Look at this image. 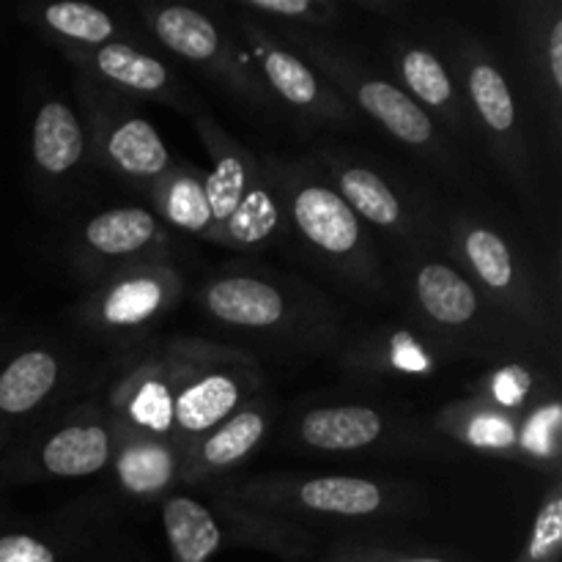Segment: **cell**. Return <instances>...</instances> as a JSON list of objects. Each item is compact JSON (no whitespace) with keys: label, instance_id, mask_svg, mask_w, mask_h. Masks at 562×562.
<instances>
[{"label":"cell","instance_id":"31","mask_svg":"<svg viewBox=\"0 0 562 562\" xmlns=\"http://www.w3.org/2000/svg\"><path fill=\"white\" fill-rule=\"evenodd\" d=\"M560 423L562 409L558 395L538 398L521 415L519 423V456L516 461L532 464L538 470H558L560 464Z\"/></svg>","mask_w":562,"mask_h":562},{"label":"cell","instance_id":"34","mask_svg":"<svg viewBox=\"0 0 562 562\" xmlns=\"http://www.w3.org/2000/svg\"><path fill=\"white\" fill-rule=\"evenodd\" d=\"M536 373L527 366L510 362V366L497 368L483 379V395L481 398L492 401L499 409H508L514 415H525L541 395H536Z\"/></svg>","mask_w":562,"mask_h":562},{"label":"cell","instance_id":"15","mask_svg":"<svg viewBox=\"0 0 562 562\" xmlns=\"http://www.w3.org/2000/svg\"><path fill=\"white\" fill-rule=\"evenodd\" d=\"M231 27L239 31V44H245L247 58L256 66L274 104H285L291 113L311 124H357V113L346 99L261 20L234 9Z\"/></svg>","mask_w":562,"mask_h":562},{"label":"cell","instance_id":"30","mask_svg":"<svg viewBox=\"0 0 562 562\" xmlns=\"http://www.w3.org/2000/svg\"><path fill=\"white\" fill-rule=\"evenodd\" d=\"M86 521L58 527H0V562H69L80 560Z\"/></svg>","mask_w":562,"mask_h":562},{"label":"cell","instance_id":"10","mask_svg":"<svg viewBox=\"0 0 562 562\" xmlns=\"http://www.w3.org/2000/svg\"><path fill=\"white\" fill-rule=\"evenodd\" d=\"M311 159L322 168L346 206L360 217V223L384 231L415 250L428 252V245H439L442 220L434 217L426 201L398 184L393 176L335 146L316 148Z\"/></svg>","mask_w":562,"mask_h":562},{"label":"cell","instance_id":"3","mask_svg":"<svg viewBox=\"0 0 562 562\" xmlns=\"http://www.w3.org/2000/svg\"><path fill=\"white\" fill-rule=\"evenodd\" d=\"M192 126L206 148V198L214 220V245L256 252L289 236L280 192L261 154L241 146L214 115L192 110Z\"/></svg>","mask_w":562,"mask_h":562},{"label":"cell","instance_id":"20","mask_svg":"<svg viewBox=\"0 0 562 562\" xmlns=\"http://www.w3.org/2000/svg\"><path fill=\"white\" fill-rule=\"evenodd\" d=\"M384 47H387L390 58H393V69L401 80V91L423 113L431 115L434 124H445L450 132H459V135H470L475 130L470 104H467L453 71L431 47L404 36V33L387 36Z\"/></svg>","mask_w":562,"mask_h":562},{"label":"cell","instance_id":"29","mask_svg":"<svg viewBox=\"0 0 562 562\" xmlns=\"http://www.w3.org/2000/svg\"><path fill=\"white\" fill-rule=\"evenodd\" d=\"M159 505L170 562H214L223 549V532L209 505L184 494H170Z\"/></svg>","mask_w":562,"mask_h":562},{"label":"cell","instance_id":"16","mask_svg":"<svg viewBox=\"0 0 562 562\" xmlns=\"http://www.w3.org/2000/svg\"><path fill=\"white\" fill-rule=\"evenodd\" d=\"M302 448L318 453H362V450H395L426 445L420 428L404 415L360 401L318 404L294 417L291 426Z\"/></svg>","mask_w":562,"mask_h":562},{"label":"cell","instance_id":"22","mask_svg":"<svg viewBox=\"0 0 562 562\" xmlns=\"http://www.w3.org/2000/svg\"><path fill=\"white\" fill-rule=\"evenodd\" d=\"M209 510L217 519L223 543H234L239 549L269 552L285 562H300L313 558L322 547L318 532L311 530L305 521L291 519V516L236 503V499L220 497V494H214Z\"/></svg>","mask_w":562,"mask_h":562},{"label":"cell","instance_id":"28","mask_svg":"<svg viewBox=\"0 0 562 562\" xmlns=\"http://www.w3.org/2000/svg\"><path fill=\"white\" fill-rule=\"evenodd\" d=\"M527 60L532 66L538 97L547 104L552 135L560 130L562 113V9L560 3L532 5L527 25Z\"/></svg>","mask_w":562,"mask_h":562},{"label":"cell","instance_id":"6","mask_svg":"<svg viewBox=\"0 0 562 562\" xmlns=\"http://www.w3.org/2000/svg\"><path fill=\"white\" fill-rule=\"evenodd\" d=\"M439 241L483 300L514 324L532 346L554 335V316L541 294L530 263L514 241L475 214L456 212L439 223Z\"/></svg>","mask_w":562,"mask_h":562},{"label":"cell","instance_id":"24","mask_svg":"<svg viewBox=\"0 0 562 562\" xmlns=\"http://www.w3.org/2000/svg\"><path fill=\"white\" fill-rule=\"evenodd\" d=\"M88 159V140L77 110L60 97H44L31 121V162L49 190L75 176Z\"/></svg>","mask_w":562,"mask_h":562},{"label":"cell","instance_id":"11","mask_svg":"<svg viewBox=\"0 0 562 562\" xmlns=\"http://www.w3.org/2000/svg\"><path fill=\"white\" fill-rule=\"evenodd\" d=\"M140 16L151 36L176 58L195 64L241 102L274 108V99L269 97L245 47L206 11L179 3H154L140 5Z\"/></svg>","mask_w":562,"mask_h":562},{"label":"cell","instance_id":"2","mask_svg":"<svg viewBox=\"0 0 562 562\" xmlns=\"http://www.w3.org/2000/svg\"><path fill=\"white\" fill-rule=\"evenodd\" d=\"M269 176L280 192L289 234L327 269L362 294H384V274L371 231L360 223L327 176L311 157L285 159L263 154Z\"/></svg>","mask_w":562,"mask_h":562},{"label":"cell","instance_id":"9","mask_svg":"<svg viewBox=\"0 0 562 562\" xmlns=\"http://www.w3.org/2000/svg\"><path fill=\"white\" fill-rule=\"evenodd\" d=\"M75 97L86 130L88 157L97 159L108 173L146 192L173 165L157 126L137 110L130 97L99 86L91 77L77 75Z\"/></svg>","mask_w":562,"mask_h":562},{"label":"cell","instance_id":"7","mask_svg":"<svg viewBox=\"0 0 562 562\" xmlns=\"http://www.w3.org/2000/svg\"><path fill=\"white\" fill-rule=\"evenodd\" d=\"M261 387V366L247 349L206 338H184L173 390V442L181 453H190L209 431L258 398Z\"/></svg>","mask_w":562,"mask_h":562},{"label":"cell","instance_id":"33","mask_svg":"<svg viewBox=\"0 0 562 562\" xmlns=\"http://www.w3.org/2000/svg\"><path fill=\"white\" fill-rule=\"evenodd\" d=\"M562 554V486L554 481L541 499L530 536L521 549L519 562H560Z\"/></svg>","mask_w":562,"mask_h":562},{"label":"cell","instance_id":"35","mask_svg":"<svg viewBox=\"0 0 562 562\" xmlns=\"http://www.w3.org/2000/svg\"><path fill=\"white\" fill-rule=\"evenodd\" d=\"M318 562H453L439 558L431 552H409V549L387 547L379 541H362V538H349L338 541Z\"/></svg>","mask_w":562,"mask_h":562},{"label":"cell","instance_id":"5","mask_svg":"<svg viewBox=\"0 0 562 562\" xmlns=\"http://www.w3.org/2000/svg\"><path fill=\"white\" fill-rule=\"evenodd\" d=\"M300 58H305L355 113L376 121L390 137L401 146L412 148L420 157L431 159L437 168L456 170V157L450 154L442 132L428 113H423L395 82L373 75L360 64L340 42L327 33L300 31V27L280 25V36Z\"/></svg>","mask_w":562,"mask_h":562},{"label":"cell","instance_id":"21","mask_svg":"<svg viewBox=\"0 0 562 562\" xmlns=\"http://www.w3.org/2000/svg\"><path fill=\"white\" fill-rule=\"evenodd\" d=\"M272 420L274 406L263 395L241 406L234 417L220 423L184 456V464L179 470V486H206L214 477L245 464L263 445Z\"/></svg>","mask_w":562,"mask_h":562},{"label":"cell","instance_id":"8","mask_svg":"<svg viewBox=\"0 0 562 562\" xmlns=\"http://www.w3.org/2000/svg\"><path fill=\"white\" fill-rule=\"evenodd\" d=\"M220 497L256 505L272 514L313 516V519L366 521L398 514L409 508L401 488L376 477L357 475H294V472H269V475L241 477L217 488Z\"/></svg>","mask_w":562,"mask_h":562},{"label":"cell","instance_id":"26","mask_svg":"<svg viewBox=\"0 0 562 562\" xmlns=\"http://www.w3.org/2000/svg\"><path fill=\"white\" fill-rule=\"evenodd\" d=\"M154 214L170 228L214 245V220L206 198V170L195 162H176L148 190Z\"/></svg>","mask_w":562,"mask_h":562},{"label":"cell","instance_id":"1","mask_svg":"<svg viewBox=\"0 0 562 562\" xmlns=\"http://www.w3.org/2000/svg\"><path fill=\"white\" fill-rule=\"evenodd\" d=\"M198 305L217 327L278 349L322 351L346 338L344 311L294 274L228 267L203 280Z\"/></svg>","mask_w":562,"mask_h":562},{"label":"cell","instance_id":"25","mask_svg":"<svg viewBox=\"0 0 562 562\" xmlns=\"http://www.w3.org/2000/svg\"><path fill=\"white\" fill-rule=\"evenodd\" d=\"M519 423L521 415L499 409L481 395L448 404L434 417V428L445 437H453L456 442L483 453L508 456L514 461L519 456Z\"/></svg>","mask_w":562,"mask_h":562},{"label":"cell","instance_id":"32","mask_svg":"<svg viewBox=\"0 0 562 562\" xmlns=\"http://www.w3.org/2000/svg\"><path fill=\"white\" fill-rule=\"evenodd\" d=\"M236 9L261 22L327 33L340 25V5L333 0H236Z\"/></svg>","mask_w":562,"mask_h":562},{"label":"cell","instance_id":"27","mask_svg":"<svg viewBox=\"0 0 562 562\" xmlns=\"http://www.w3.org/2000/svg\"><path fill=\"white\" fill-rule=\"evenodd\" d=\"M22 16L31 22L36 31L49 36L60 53L75 49V53H86V49L104 47L110 42H124L121 36V25L102 11L99 5L80 3V0H58V3L47 5H25Z\"/></svg>","mask_w":562,"mask_h":562},{"label":"cell","instance_id":"19","mask_svg":"<svg viewBox=\"0 0 562 562\" xmlns=\"http://www.w3.org/2000/svg\"><path fill=\"white\" fill-rule=\"evenodd\" d=\"M453 357L415 324H382L357 335L340 351L346 371L362 379H431Z\"/></svg>","mask_w":562,"mask_h":562},{"label":"cell","instance_id":"12","mask_svg":"<svg viewBox=\"0 0 562 562\" xmlns=\"http://www.w3.org/2000/svg\"><path fill=\"white\" fill-rule=\"evenodd\" d=\"M181 294L184 280L173 261L132 263L102 274L91 294L77 305V318L97 338L130 344L173 313Z\"/></svg>","mask_w":562,"mask_h":562},{"label":"cell","instance_id":"18","mask_svg":"<svg viewBox=\"0 0 562 562\" xmlns=\"http://www.w3.org/2000/svg\"><path fill=\"white\" fill-rule=\"evenodd\" d=\"M64 55L75 66L77 75L91 77L93 82L121 93V97H130L135 102L137 99H151V102L173 104L184 113L190 108L187 88L181 86L176 71L165 60H159L157 55L132 44L130 38L110 42L97 49H86V53L66 49Z\"/></svg>","mask_w":562,"mask_h":562},{"label":"cell","instance_id":"17","mask_svg":"<svg viewBox=\"0 0 562 562\" xmlns=\"http://www.w3.org/2000/svg\"><path fill=\"white\" fill-rule=\"evenodd\" d=\"M173 239L162 220L143 206H115L93 214L71 239V258L80 272L102 274L146 261H170Z\"/></svg>","mask_w":562,"mask_h":562},{"label":"cell","instance_id":"14","mask_svg":"<svg viewBox=\"0 0 562 562\" xmlns=\"http://www.w3.org/2000/svg\"><path fill=\"white\" fill-rule=\"evenodd\" d=\"M113 464V423L99 401H86L44 426L5 464L0 481H75Z\"/></svg>","mask_w":562,"mask_h":562},{"label":"cell","instance_id":"13","mask_svg":"<svg viewBox=\"0 0 562 562\" xmlns=\"http://www.w3.org/2000/svg\"><path fill=\"white\" fill-rule=\"evenodd\" d=\"M453 64L459 71L461 93L470 104L472 121L492 146L494 157L519 190H530L532 157L527 146L525 121L514 99L508 77L486 47L470 33L453 42Z\"/></svg>","mask_w":562,"mask_h":562},{"label":"cell","instance_id":"23","mask_svg":"<svg viewBox=\"0 0 562 562\" xmlns=\"http://www.w3.org/2000/svg\"><path fill=\"white\" fill-rule=\"evenodd\" d=\"M64 379V355L49 346H27L0 362V448L58 395Z\"/></svg>","mask_w":562,"mask_h":562},{"label":"cell","instance_id":"4","mask_svg":"<svg viewBox=\"0 0 562 562\" xmlns=\"http://www.w3.org/2000/svg\"><path fill=\"white\" fill-rule=\"evenodd\" d=\"M404 294L412 322L450 355H510L532 346L505 322L456 263L412 250L404 261Z\"/></svg>","mask_w":562,"mask_h":562},{"label":"cell","instance_id":"36","mask_svg":"<svg viewBox=\"0 0 562 562\" xmlns=\"http://www.w3.org/2000/svg\"><path fill=\"white\" fill-rule=\"evenodd\" d=\"M80 558L82 562H151L132 552V547H126V541H121V538L102 536V530L91 521H86V530H82Z\"/></svg>","mask_w":562,"mask_h":562}]
</instances>
